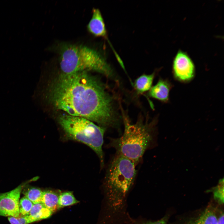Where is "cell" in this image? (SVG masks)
Here are the masks:
<instances>
[{
  "mask_svg": "<svg viewBox=\"0 0 224 224\" xmlns=\"http://www.w3.org/2000/svg\"><path fill=\"white\" fill-rule=\"evenodd\" d=\"M49 99L57 109L82 117L106 128L117 123L110 95L87 71L61 73L51 86Z\"/></svg>",
  "mask_w": 224,
  "mask_h": 224,
  "instance_id": "obj_1",
  "label": "cell"
},
{
  "mask_svg": "<svg viewBox=\"0 0 224 224\" xmlns=\"http://www.w3.org/2000/svg\"><path fill=\"white\" fill-rule=\"evenodd\" d=\"M135 166L128 158L116 154L108 167L104 182L107 224L124 212L126 196L136 175Z\"/></svg>",
  "mask_w": 224,
  "mask_h": 224,
  "instance_id": "obj_2",
  "label": "cell"
},
{
  "mask_svg": "<svg viewBox=\"0 0 224 224\" xmlns=\"http://www.w3.org/2000/svg\"><path fill=\"white\" fill-rule=\"evenodd\" d=\"M61 73L69 74L83 71H93L107 77L113 75L111 68L96 50L86 46L65 44L59 51Z\"/></svg>",
  "mask_w": 224,
  "mask_h": 224,
  "instance_id": "obj_3",
  "label": "cell"
},
{
  "mask_svg": "<svg viewBox=\"0 0 224 224\" xmlns=\"http://www.w3.org/2000/svg\"><path fill=\"white\" fill-rule=\"evenodd\" d=\"M124 131L123 135L116 138H111L110 147H114L116 154L131 160L136 165L141 160L152 139V122L144 123L139 119L134 124L124 117Z\"/></svg>",
  "mask_w": 224,
  "mask_h": 224,
  "instance_id": "obj_4",
  "label": "cell"
},
{
  "mask_svg": "<svg viewBox=\"0 0 224 224\" xmlns=\"http://www.w3.org/2000/svg\"><path fill=\"white\" fill-rule=\"evenodd\" d=\"M58 121L68 138L86 145L96 153L102 167L104 158L102 147L106 128L85 118L66 113L59 116Z\"/></svg>",
  "mask_w": 224,
  "mask_h": 224,
  "instance_id": "obj_5",
  "label": "cell"
},
{
  "mask_svg": "<svg viewBox=\"0 0 224 224\" xmlns=\"http://www.w3.org/2000/svg\"><path fill=\"white\" fill-rule=\"evenodd\" d=\"M172 67L174 77L180 82L189 83L195 77L194 63L189 56L183 51L180 50L177 52L173 60Z\"/></svg>",
  "mask_w": 224,
  "mask_h": 224,
  "instance_id": "obj_6",
  "label": "cell"
},
{
  "mask_svg": "<svg viewBox=\"0 0 224 224\" xmlns=\"http://www.w3.org/2000/svg\"><path fill=\"white\" fill-rule=\"evenodd\" d=\"M35 179V178H33L10 191L0 194V216L16 217H20L19 206L21 191L28 183Z\"/></svg>",
  "mask_w": 224,
  "mask_h": 224,
  "instance_id": "obj_7",
  "label": "cell"
},
{
  "mask_svg": "<svg viewBox=\"0 0 224 224\" xmlns=\"http://www.w3.org/2000/svg\"><path fill=\"white\" fill-rule=\"evenodd\" d=\"M173 86L169 80L160 78L150 90L148 95L162 102L167 103L169 101L170 93Z\"/></svg>",
  "mask_w": 224,
  "mask_h": 224,
  "instance_id": "obj_8",
  "label": "cell"
},
{
  "mask_svg": "<svg viewBox=\"0 0 224 224\" xmlns=\"http://www.w3.org/2000/svg\"><path fill=\"white\" fill-rule=\"evenodd\" d=\"M87 27L89 32L94 36L107 38L104 21L100 10L98 8L93 9L92 17Z\"/></svg>",
  "mask_w": 224,
  "mask_h": 224,
  "instance_id": "obj_9",
  "label": "cell"
},
{
  "mask_svg": "<svg viewBox=\"0 0 224 224\" xmlns=\"http://www.w3.org/2000/svg\"><path fill=\"white\" fill-rule=\"evenodd\" d=\"M215 209L209 205L197 217L191 218L184 224H217Z\"/></svg>",
  "mask_w": 224,
  "mask_h": 224,
  "instance_id": "obj_10",
  "label": "cell"
},
{
  "mask_svg": "<svg viewBox=\"0 0 224 224\" xmlns=\"http://www.w3.org/2000/svg\"><path fill=\"white\" fill-rule=\"evenodd\" d=\"M60 194L53 190L44 191H43L41 203L53 213L59 209L58 202Z\"/></svg>",
  "mask_w": 224,
  "mask_h": 224,
  "instance_id": "obj_11",
  "label": "cell"
},
{
  "mask_svg": "<svg viewBox=\"0 0 224 224\" xmlns=\"http://www.w3.org/2000/svg\"><path fill=\"white\" fill-rule=\"evenodd\" d=\"M155 75V73L150 74H143L135 81L134 87L137 92L142 93L149 91L152 87L153 82Z\"/></svg>",
  "mask_w": 224,
  "mask_h": 224,
  "instance_id": "obj_12",
  "label": "cell"
},
{
  "mask_svg": "<svg viewBox=\"0 0 224 224\" xmlns=\"http://www.w3.org/2000/svg\"><path fill=\"white\" fill-rule=\"evenodd\" d=\"M52 213L50 210L40 203L34 204L29 215L35 222L48 218Z\"/></svg>",
  "mask_w": 224,
  "mask_h": 224,
  "instance_id": "obj_13",
  "label": "cell"
},
{
  "mask_svg": "<svg viewBox=\"0 0 224 224\" xmlns=\"http://www.w3.org/2000/svg\"><path fill=\"white\" fill-rule=\"evenodd\" d=\"M23 193L33 204L41 203L43 191L40 189L30 187L24 189Z\"/></svg>",
  "mask_w": 224,
  "mask_h": 224,
  "instance_id": "obj_14",
  "label": "cell"
},
{
  "mask_svg": "<svg viewBox=\"0 0 224 224\" xmlns=\"http://www.w3.org/2000/svg\"><path fill=\"white\" fill-rule=\"evenodd\" d=\"M79 202L71 192L68 191L60 194L58 199L59 208L76 204Z\"/></svg>",
  "mask_w": 224,
  "mask_h": 224,
  "instance_id": "obj_15",
  "label": "cell"
},
{
  "mask_svg": "<svg viewBox=\"0 0 224 224\" xmlns=\"http://www.w3.org/2000/svg\"><path fill=\"white\" fill-rule=\"evenodd\" d=\"M33 205V203L26 196L22 198L19 203L20 214L22 216L29 215Z\"/></svg>",
  "mask_w": 224,
  "mask_h": 224,
  "instance_id": "obj_16",
  "label": "cell"
},
{
  "mask_svg": "<svg viewBox=\"0 0 224 224\" xmlns=\"http://www.w3.org/2000/svg\"><path fill=\"white\" fill-rule=\"evenodd\" d=\"M214 199L220 204L224 203V184L223 180L220 181L218 184L213 191Z\"/></svg>",
  "mask_w": 224,
  "mask_h": 224,
  "instance_id": "obj_17",
  "label": "cell"
},
{
  "mask_svg": "<svg viewBox=\"0 0 224 224\" xmlns=\"http://www.w3.org/2000/svg\"><path fill=\"white\" fill-rule=\"evenodd\" d=\"M8 218L11 224H28L33 222L29 215L17 217H9Z\"/></svg>",
  "mask_w": 224,
  "mask_h": 224,
  "instance_id": "obj_18",
  "label": "cell"
},
{
  "mask_svg": "<svg viewBox=\"0 0 224 224\" xmlns=\"http://www.w3.org/2000/svg\"><path fill=\"white\" fill-rule=\"evenodd\" d=\"M168 217L165 216L161 219L156 221H150L136 222L135 224H167Z\"/></svg>",
  "mask_w": 224,
  "mask_h": 224,
  "instance_id": "obj_19",
  "label": "cell"
},
{
  "mask_svg": "<svg viewBox=\"0 0 224 224\" xmlns=\"http://www.w3.org/2000/svg\"><path fill=\"white\" fill-rule=\"evenodd\" d=\"M224 213L221 212L220 215L217 219V224H224Z\"/></svg>",
  "mask_w": 224,
  "mask_h": 224,
  "instance_id": "obj_20",
  "label": "cell"
}]
</instances>
